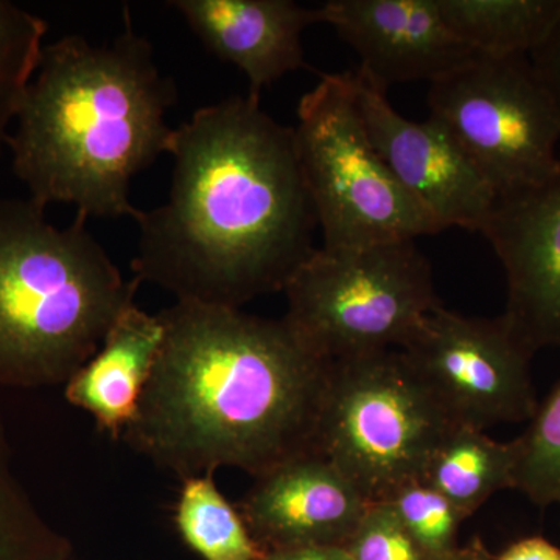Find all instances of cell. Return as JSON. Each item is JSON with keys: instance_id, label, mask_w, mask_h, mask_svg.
<instances>
[{"instance_id": "6da1fadb", "label": "cell", "mask_w": 560, "mask_h": 560, "mask_svg": "<svg viewBox=\"0 0 560 560\" xmlns=\"http://www.w3.org/2000/svg\"><path fill=\"white\" fill-rule=\"evenodd\" d=\"M167 201L140 210L131 271L176 301L243 305L285 289L318 228L294 130L253 95L195 110L173 132Z\"/></svg>"}, {"instance_id": "7a4b0ae2", "label": "cell", "mask_w": 560, "mask_h": 560, "mask_svg": "<svg viewBox=\"0 0 560 560\" xmlns=\"http://www.w3.org/2000/svg\"><path fill=\"white\" fill-rule=\"evenodd\" d=\"M138 416L121 440L180 481L235 467L253 475L316 453L329 361L289 324L176 301Z\"/></svg>"}, {"instance_id": "3957f363", "label": "cell", "mask_w": 560, "mask_h": 560, "mask_svg": "<svg viewBox=\"0 0 560 560\" xmlns=\"http://www.w3.org/2000/svg\"><path fill=\"white\" fill-rule=\"evenodd\" d=\"M128 20L113 43L68 35L44 47L9 139L14 175L43 209L136 220L131 180L171 149L175 81Z\"/></svg>"}, {"instance_id": "277c9868", "label": "cell", "mask_w": 560, "mask_h": 560, "mask_svg": "<svg viewBox=\"0 0 560 560\" xmlns=\"http://www.w3.org/2000/svg\"><path fill=\"white\" fill-rule=\"evenodd\" d=\"M86 221L57 228L31 198L0 200V386L66 385L135 305L140 283Z\"/></svg>"}, {"instance_id": "5b68a950", "label": "cell", "mask_w": 560, "mask_h": 560, "mask_svg": "<svg viewBox=\"0 0 560 560\" xmlns=\"http://www.w3.org/2000/svg\"><path fill=\"white\" fill-rule=\"evenodd\" d=\"M293 130L324 249L415 242L444 231L372 143L350 70L323 75L301 98Z\"/></svg>"}, {"instance_id": "8992f818", "label": "cell", "mask_w": 560, "mask_h": 560, "mask_svg": "<svg viewBox=\"0 0 560 560\" xmlns=\"http://www.w3.org/2000/svg\"><path fill=\"white\" fill-rule=\"evenodd\" d=\"M283 293L293 334L319 359L400 350L442 302L415 242L360 249L316 248Z\"/></svg>"}, {"instance_id": "52a82bcc", "label": "cell", "mask_w": 560, "mask_h": 560, "mask_svg": "<svg viewBox=\"0 0 560 560\" xmlns=\"http://www.w3.org/2000/svg\"><path fill=\"white\" fill-rule=\"evenodd\" d=\"M400 350L330 363L316 453L370 503L420 481L431 453L452 429Z\"/></svg>"}, {"instance_id": "ba28073f", "label": "cell", "mask_w": 560, "mask_h": 560, "mask_svg": "<svg viewBox=\"0 0 560 560\" xmlns=\"http://www.w3.org/2000/svg\"><path fill=\"white\" fill-rule=\"evenodd\" d=\"M429 108L497 197L539 186L559 172L560 110L529 55H477L430 84Z\"/></svg>"}, {"instance_id": "9c48e42d", "label": "cell", "mask_w": 560, "mask_h": 560, "mask_svg": "<svg viewBox=\"0 0 560 560\" xmlns=\"http://www.w3.org/2000/svg\"><path fill=\"white\" fill-rule=\"evenodd\" d=\"M401 355L453 427L529 422L539 407L530 353L499 318L434 308Z\"/></svg>"}, {"instance_id": "30bf717a", "label": "cell", "mask_w": 560, "mask_h": 560, "mask_svg": "<svg viewBox=\"0 0 560 560\" xmlns=\"http://www.w3.org/2000/svg\"><path fill=\"white\" fill-rule=\"evenodd\" d=\"M350 75L372 143L404 189L442 230L481 232L499 197L458 139L436 117L407 119L385 92Z\"/></svg>"}, {"instance_id": "8fae6325", "label": "cell", "mask_w": 560, "mask_h": 560, "mask_svg": "<svg viewBox=\"0 0 560 560\" xmlns=\"http://www.w3.org/2000/svg\"><path fill=\"white\" fill-rule=\"evenodd\" d=\"M481 234L506 275L504 323L530 353L560 348V168L497 198Z\"/></svg>"}, {"instance_id": "7c38bea8", "label": "cell", "mask_w": 560, "mask_h": 560, "mask_svg": "<svg viewBox=\"0 0 560 560\" xmlns=\"http://www.w3.org/2000/svg\"><path fill=\"white\" fill-rule=\"evenodd\" d=\"M360 58L357 72L378 91L434 81L477 57L445 24L436 0H330L318 9Z\"/></svg>"}, {"instance_id": "4fadbf2b", "label": "cell", "mask_w": 560, "mask_h": 560, "mask_svg": "<svg viewBox=\"0 0 560 560\" xmlns=\"http://www.w3.org/2000/svg\"><path fill=\"white\" fill-rule=\"evenodd\" d=\"M370 504L326 456L308 453L257 477L238 511L267 552L346 547Z\"/></svg>"}, {"instance_id": "5bb4252c", "label": "cell", "mask_w": 560, "mask_h": 560, "mask_svg": "<svg viewBox=\"0 0 560 560\" xmlns=\"http://www.w3.org/2000/svg\"><path fill=\"white\" fill-rule=\"evenodd\" d=\"M171 7L210 54L241 70L257 98L304 68L302 35L319 24L318 9L291 0H173Z\"/></svg>"}, {"instance_id": "9a60e30c", "label": "cell", "mask_w": 560, "mask_h": 560, "mask_svg": "<svg viewBox=\"0 0 560 560\" xmlns=\"http://www.w3.org/2000/svg\"><path fill=\"white\" fill-rule=\"evenodd\" d=\"M164 335L160 315L131 305L110 327L97 353L66 383V399L90 412L114 441L121 440L138 416Z\"/></svg>"}, {"instance_id": "2e32d148", "label": "cell", "mask_w": 560, "mask_h": 560, "mask_svg": "<svg viewBox=\"0 0 560 560\" xmlns=\"http://www.w3.org/2000/svg\"><path fill=\"white\" fill-rule=\"evenodd\" d=\"M517 441L492 440L486 431L452 427L431 453L420 481L469 518L504 489H514Z\"/></svg>"}, {"instance_id": "e0dca14e", "label": "cell", "mask_w": 560, "mask_h": 560, "mask_svg": "<svg viewBox=\"0 0 560 560\" xmlns=\"http://www.w3.org/2000/svg\"><path fill=\"white\" fill-rule=\"evenodd\" d=\"M456 38L486 57L530 55L560 20V0H436Z\"/></svg>"}, {"instance_id": "ac0fdd59", "label": "cell", "mask_w": 560, "mask_h": 560, "mask_svg": "<svg viewBox=\"0 0 560 560\" xmlns=\"http://www.w3.org/2000/svg\"><path fill=\"white\" fill-rule=\"evenodd\" d=\"M175 525L183 540L205 560H257L261 556L241 511L220 492L212 475L183 481Z\"/></svg>"}, {"instance_id": "d6986e66", "label": "cell", "mask_w": 560, "mask_h": 560, "mask_svg": "<svg viewBox=\"0 0 560 560\" xmlns=\"http://www.w3.org/2000/svg\"><path fill=\"white\" fill-rule=\"evenodd\" d=\"M46 33V21L0 0V153L9 145L11 121L18 119L39 68Z\"/></svg>"}, {"instance_id": "ffe728a7", "label": "cell", "mask_w": 560, "mask_h": 560, "mask_svg": "<svg viewBox=\"0 0 560 560\" xmlns=\"http://www.w3.org/2000/svg\"><path fill=\"white\" fill-rule=\"evenodd\" d=\"M518 445L514 489L536 506L560 508V382L540 401Z\"/></svg>"}, {"instance_id": "44dd1931", "label": "cell", "mask_w": 560, "mask_h": 560, "mask_svg": "<svg viewBox=\"0 0 560 560\" xmlns=\"http://www.w3.org/2000/svg\"><path fill=\"white\" fill-rule=\"evenodd\" d=\"M385 503L434 560H447L458 550L459 528L467 518L438 490L423 481H411Z\"/></svg>"}, {"instance_id": "7402d4cb", "label": "cell", "mask_w": 560, "mask_h": 560, "mask_svg": "<svg viewBox=\"0 0 560 560\" xmlns=\"http://www.w3.org/2000/svg\"><path fill=\"white\" fill-rule=\"evenodd\" d=\"M40 522L43 517L11 469L0 422V560H32Z\"/></svg>"}, {"instance_id": "603a6c76", "label": "cell", "mask_w": 560, "mask_h": 560, "mask_svg": "<svg viewBox=\"0 0 560 560\" xmlns=\"http://www.w3.org/2000/svg\"><path fill=\"white\" fill-rule=\"evenodd\" d=\"M346 548L352 560H434L385 501L370 504Z\"/></svg>"}, {"instance_id": "cb8c5ba5", "label": "cell", "mask_w": 560, "mask_h": 560, "mask_svg": "<svg viewBox=\"0 0 560 560\" xmlns=\"http://www.w3.org/2000/svg\"><path fill=\"white\" fill-rule=\"evenodd\" d=\"M529 60L560 110V20L550 36L529 55Z\"/></svg>"}, {"instance_id": "d4e9b609", "label": "cell", "mask_w": 560, "mask_h": 560, "mask_svg": "<svg viewBox=\"0 0 560 560\" xmlns=\"http://www.w3.org/2000/svg\"><path fill=\"white\" fill-rule=\"evenodd\" d=\"M492 560H560V548L544 537H525L493 556Z\"/></svg>"}, {"instance_id": "484cf974", "label": "cell", "mask_w": 560, "mask_h": 560, "mask_svg": "<svg viewBox=\"0 0 560 560\" xmlns=\"http://www.w3.org/2000/svg\"><path fill=\"white\" fill-rule=\"evenodd\" d=\"M257 560H352L346 547H300L261 552Z\"/></svg>"}, {"instance_id": "4316f807", "label": "cell", "mask_w": 560, "mask_h": 560, "mask_svg": "<svg viewBox=\"0 0 560 560\" xmlns=\"http://www.w3.org/2000/svg\"><path fill=\"white\" fill-rule=\"evenodd\" d=\"M493 555L486 548V545L482 544L478 537L471 539L469 544L463 545V547H458V550L453 552L451 558L447 560H492Z\"/></svg>"}]
</instances>
